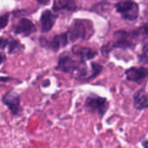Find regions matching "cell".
Wrapping results in <instances>:
<instances>
[{
	"label": "cell",
	"mask_w": 148,
	"mask_h": 148,
	"mask_svg": "<svg viewBox=\"0 0 148 148\" xmlns=\"http://www.w3.org/2000/svg\"><path fill=\"white\" fill-rule=\"evenodd\" d=\"M67 44H68V36L66 34H63V35L56 36L49 42H47L46 46L54 51H57L58 49L66 46Z\"/></svg>",
	"instance_id": "7c38bea8"
},
{
	"label": "cell",
	"mask_w": 148,
	"mask_h": 148,
	"mask_svg": "<svg viewBox=\"0 0 148 148\" xmlns=\"http://www.w3.org/2000/svg\"><path fill=\"white\" fill-rule=\"evenodd\" d=\"M141 145L144 148H148V140H144L141 142Z\"/></svg>",
	"instance_id": "2e32d148"
},
{
	"label": "cell",
	"mask_w": 148,
	"mask_h": 148,
	"mask_svg": "<svg viewBox=\"0 0 148 148\" xmlns=\"http://www.w3.org/2000/svg\"><path fill=\"white\" fill-rule=\"evenodd\" d=\"M79 8V0H55V10H65L74 11Z\"/></svg>",
	"instance_id": "8fae6325"
},
{
	"label": "cell",
	"mask_w": 148,
	"mask_h": 148,
	"mask_svg": "<svg viewBox=\"0 0 148 148\" xmlns=\"http://www.w3.org/2000/svg\"><path fill=\"white\" fill-rule=\"evenodd\" d=\"M8 49V52L10 54H16L17 52L20 51L21 49V45L18 42H16V40H4L2 39L1 40V49Z\"/></svg>",
	"instance_id": "4fadbf2b"
},
{
	"label": "cell",
	"mask_w": 148,
	"mask_h": 148,
	"mask_svg": "<svg viewBox=\"0 0 148 148\" xmlns=\"http://www.w3.org/2000/svg\"><path fill=\"white\" fill-rule=\"evenodd\" d=\"M2 102L8 108V109L14 116H18L21 114L22 108L20 103V95L16 92L13 90L7 91L2 96Z\"/></svg>",
	"instance_id": "277c9868"
},
{
	"label": "cell",
	"mask_w": 148,
	"mask_h": 148,
	"mask_svg": "<svg viewBox=\"0 0 148 148\" xmlns=\"http://www.w3.org/2000/svg\"><path fill=\"white\" fill-rule=\"evenodd\" d=\"M84 108L89 113L97 114L101 118H102L109 108V101L105 97L91 93L85 100Z\"/></svg>",
	"instance_id": "7a4b0ae2"
},
{
	"label": "cell",
	"mask_w": 148,
	"mask_h": 148,
	"mask_svg": "<svg viewBox=\"0 0 148 148\" xmlns=\"http://www.w3.org/2000/svg\"><path fill=\"white\" fill-rule=\"evenodd\" d=\"M102 69V66L100 64L92 62L89 69L86 61L69 53H64L59 57L56 67L57 70L68 73L78 80H92L101 72Z\"/></svg>",
	"instance_id": "6da1fadb"
},
{
	"label": "cell",
	"mask_w": 148,
	"mask_h": 148,
	"mask_svg": "<svg viewBox=\"0 0 148 148\" xmlns=\"http://www.w3.org/2000/svg\"><path fill=\"white\" fill-rule=\"evenodd\" d=\"M125 75L127 80L140 83L148 77V69L145 67H133L128 69L125 72Z\"/></svg>",
	"instance_id": "8992f818"
},
{
	"label": "cell",
	"mask_w": 148,
	"mask_h": 148,
	"mask_svg": "<svg viewBox=\"0 0 148 148\" xmlns=\"http://www.w3.org/2000/svg\"><path fill=\"white\" fill-rule=\"evenodd\" d=\"M134 108L136 110L148 109V91L145 88H140L134 95Z\"/></svg>",
	"instance_id": "52a82bcc"
},
{
	"label": "cell",
	"mask_w": 148,
	"mask_h": 148,
	"mask_svg": "<svg viewBox=\"0 0 148 148\" xmlns=\"http://www.w3.org/2000/svg\"><path fill=\"white\" fill-rule=\"evenodd\" d=\"M56 20V16L54 15L51 11L49 10H45L42 14L41 16V29L42 32H47L49 31L53 25L55 24Z\"/></svg>",
	"instance_id": "9c48e42d"
},
{
	"label": "cell",
	"mask_w": 148,
	"mask_h": 148,
	"mask_svg": "<svg viewBox=\"0 0 148 148\" xmlns=\"http://www.w3.org/2000/svg\"><path fill=\"white\" fill-rule=\"evenodd\" d=\"M72 54L84 61L93 59L97 55V53L95 50H93L92 49L80 47V46H75L72 49Z\"/></svg>",
	"instance_id": "30bf717a"
},
{
	"label": "cell",
	"mask_w": 148,
	"mask_h": 148,
	"mask_svg": "<svg viewBox=\"0 0 148 148\" xmlns=\"http://www.w3.org/2000/svg\"><path fill=\"white\" fill-rule=\"evenodd\" d=\"M140 62H148V45H146L143 49L141 55L140 56Z\"/></svg>",
	"instance_id": "5bb4252c"
},
{
	"label": "cell",
	"mask_w": 148,
	"mask_h": 148,
	"mask_svg": "<svg viewBox=\"0 0 148 148\" xmlns=\"http://www.w3.org/2000/svg\"><path fill=\"white\" fill-rule=\"evenodd\" d=\"M36 30L33 23L29 19H21L15 28V33L23 36H29Z\"/></svg>",
	"instance_id": "ba28073f"
},
{
	"label": "cell",
	"mask_w": 148,
	"mask_h": 148,
	"mask_svg": "<svg viewBox=\"0 0 148 148\" xmlns=\"http://www.w3.org/2000/svg\"><path fill=\"white\" fill-rule=\"evenodd\" d=\"M40 3H42V4H45V3H47L49 0H37Z\"/></svg>",
	"instance_id": "e0dca14e"
},
{
	"label": "cell",
	"mask_w": 148,
	"mask_h": 148,
	"mask_svg": "<svg viewBox=\"0 0 148 148\" xmlns=\"http://www.w3.org/2000/svg\"><path fill=\"white\" fill-rule=\"evenodd\" d=\"M91 23L87 21L82 20H76L72 24L70 29H69V38L71 41H75L77 39H85L89 35L91 36L90 29Z\"/></svg>",
	"instance_id": "3957f363"
},
{
	"label": "cell",
	"mask_w": 148,
	"mask_h": 148,
	"mask_svg": "<svg viewBox=\"0 0 148 148\" xmlns=\"http://www.w3.org/2000/svg\"><path fill=\"white\" fill-rule=\"evenodd\" d=\"M8 23V15H3L1 17V28H4Z\"/></svg>",
	"instance_id": "9a60e30c"
},
{
	"label": "cell",
	"mask_w": 148,
	"mask_h": 148,
	"mask_svg": "<svg viewBox=\"0 0 148 148\" xmlns=\"http://www.w3.org/2000/svg\"><path fill=\"white\" fill-rule=\"evenodd\" d=\"M115 8L125 19L134 21L139 16V6L133 1L127 0L120 2L115 5Z\"/></svg>",
	"instance_id": "5b68a950"
}]
</instances>
